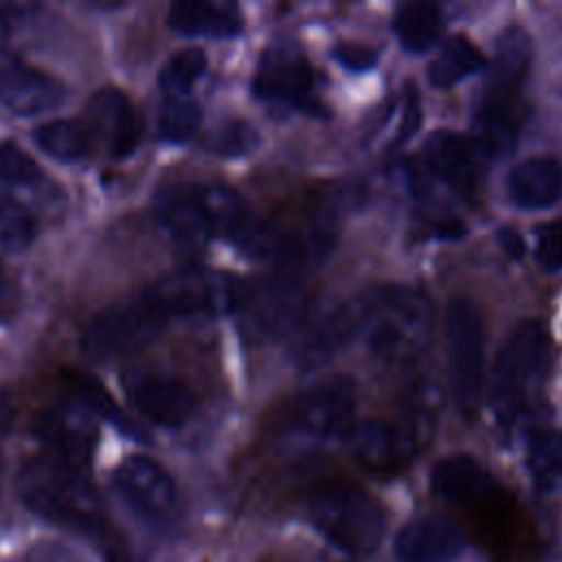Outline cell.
Segmentation results:
<instances>
[{
    "label": "cell",
    "mask_w": 562,
    "mask_h": 562,
    "mask_svg": "<svg viewBox=\"0 0 562 562\" xmlns=\"http://www.w3.org/2000/svg\"><path fill=\"white\" fill-rule=\"evenodd\" d=\"M18 494L33 514L101 542L108 562H130L125 547L112 536L103 503L83 468L44 452L22 468Z\"/></svg>",
    "instance_id": "obj_1"
},
{
    "label": "cell",
    "mask_w": 562,
    "mask_h": 562,
    "mask_svg": "<svg viewBox=\"0 0 562 562\" xmlns=\"http://www.w3.org/2000/svg\"><path fill=\"white\" fill-rule=\"evenodd\" d=\"M369 351L391 364L417 360L432 338V303L411 285H375L356 296Z\"/></svg>",
    "instance_id": "obj_2"
},
{
    "label": "cell",
    "mask_w": 562,
    "mask_h": 562,
    "mask_svg": "<svg viewBox=\"0 0 562 562\" xmlns=\"http://www.w3.org/2000/svg\"><path fill=\"white\" fill-rule=\"evenodd\" d=\"M533 44L520 26L505 29L496 40V55L474 108L476 143L487 156L514 147L520 130V90L529 75Z\"/></svg>",
    "instance_id": "obj_3"
},
{
    "label": "cell",
    "mask_w": 562,
    "mask_h": 562,
    "mask_svg": "<svg viewBox=\"0 0 562 562\" xmlns=\"http://www.w3.org/2000/svg\"><path fill=\"white\" fill-rule=\"evenodd\" d=\"M551 338L538 318L518 321L498 349L490 408L501 426H512L525 411L529 391L538 386L551 367Z\"/></svg>",
    "instance_id": "obj_4"
},
{
    "label": "cell",
    "mask_w": 562,
    "mask_h": 562,
    "mask_svg": "<svg viewBox=\"0 0 562 562\" xmlns=\"http://www.w3.org/2000/svg\"><path fill=\"white\" fill-rule=\"evenodd\" d=\"M432 391L417 389L404 404L400 419H367L349 430L353 459L375 474L404 470L428 441L435 419Z\"/></svg>",
    "instance_id": "obj_5"
},
{
    "label": "cell",
    "mask_w": 562,
    "mask_h": 562,
    "mask_svg": "<svg viewBox=\"0 0 562 562\" xmlns=\"http://www.w3.org/2000/svg\"><path fill=\"white\" fill-rule=\"evenodd\" d=\"M310 520L338 549L371 553L386 529L380 503L349 483H325L310 494Z\"/></svg>",
    "instance_id": "obj_6"
},
{
    "label": "cell",
    "mask_w": 562,
    "mask_h": 562,
    "mask_svg": "<svg viewBox=\"0 0 562 562\" xmlns=\"http://www.w3.org/2000/svg\"><path fill=\"white\" fill-rule=\"evenodd\" d=\"M169 323V314L147 285L94 314L81 334V349L92 360H112L149 345Z\"/></svg>",
    "instance_id": "obj_7"
},
{
    "label": "cell",
    "mask_w": 562,
    "mask_h": 562,
    "mask_svg": "<svg viewBox=\"0 0 562 562\" xmlns=\"http://www.w3.org/2000/svg\"><path fill=\"white\" fill-rule=\"evenodd\" d=\"M171 321H211L239 314L248 281L211 268H182L149 285Z\"/></svg>",
    "instance_id": "obj_8"
},
{
    "label": "cell",
    "mask_w": 562,
    "mask_h": 562,
    "mask_svg": "<svg viewBox=\"0 0 562 562\" xmlns=\"http://www.w3.org/2000/svg\"><path fill=\"white\" fill-rule=\"evenodd\" d=\"M443 331L454 404L465 419H474L485 375V325L481 310L468 296H454L446 305Z\"/></svg>",
    "instance_id": "obj_9"
},
{
    "label": "cell",
    "mask_w": 562,
    "mask_h": 562,
    "mask_svg": "<svg viewBox=\"0 0 562 562\" xmlns=\"http://www.w3.org/2000/svg\"><path fill=\"white\" fill-rule=\"evenodd\" d=\"M252 94L307 114H325L316 97L312 64L305 50L290 37H279L263 48L252 75Z\"/></svg>",
    "instance_id": "obj_10"
},
{
    "label": "cell",
    "mask_w": 562,
    "mask_h": 562,
    "mask_svg": "<svg viewBox=\"0 0 562 562\" xmlns=\"http://www.w3.org/2000/svg\"><path fill=\"white\" fill-rule=\"evenodd\" d=\"M112 485L130 512L145 525L162 529L176 522L180 514L178 487L154 459L143 454L123 459L112 474Z\"/></svg>",
    "instance_id": "obj_11"
},
{
    "label": "cell",
    "mask_w": 562,
    "mask_h": 562,
    "mask_svg": "<svg viewBox=\"0 0 562 562\" xmlns=\"http://www.w3.org/2000/svg\"><path fill=\"white\" fill-rule=\"evenodd\" d=\"M358 386L349 375H327L303 391L288 411V426L314 439H338L353 428Z\"/></svg>",
    "instance_id": "obj_12"
},
{
    "label": "cell",
    "mask_w": 562,
    "mask_h": 562,
    "mask_svg": "<svg viewBox=\"0 0 562 562\" xmlns=\"http://www.w3.org/2000/svg\"><path fill=\"white\" fill-rule=\"evenodd\" d=\"M307 303L301 279L272 270L248 281V296L239 314L255 338H281L301 325Z\"/></svg>",
    "instance_id": "obj_13"
},
{
    "label": "cell",
    "mask_w": 562,
    "mask_h": 562,
    "mask_svg": "<svg viewBox=\"0 0 562 562\" xmlns=\"http://www.w3.org/2000/svg\"><path fill=\"white\" fill-rule=\"evenodd\" d=\"M121 384L130 404L156 426L180 428L198 411L195 391L173 373L132 367L121 375Z\"/></svg>",
    "instance_id": "obj_14"
},
{
    "label": "cell",
    "mask_w": 562,
    "mask_h": 562,
    "mask_svg": "<svg viewBox=\"0 0 562 562\" xmlns=\"http://www.w3.org/2000/svg\"><path fill=\"white\" fill-rule=\"evenodd\" d=\"M426 169L461 198H474L485 180L490 156L465 134L452 130L432 132L422 149Z\"/></svg>",
    "instance_id": "obj_15"
},
{
    "label": "cell",
    "mask_w": 562,
    "mask_h": 562,
    "mask_svg": "<svg viewBox=\"0 0 562 562\" xmlns=\"http://www.w3.org/2000/svg\"><path fill=\"white\" fill-rule=\"evenodd\" d=\"M66 88L22 55L0 48V105L20 116H35L59 108Z\"/></svg>",
    "instance_id": "obj_16"
},
{
    "label": "cell",
    "mask_w": 562,
    "mask_h": 562,
    "mask_svg": "<svg viewBox=\"0 0 562 562\" xmlns=\"http://www.w3.org/2000/svg\"><path fill=\"white\" fill-rule=\"evenodd\" d=\"M338 231L329 215H314L292 228H277L266 261L274 263L277 272L301 279L316 270L336 248Z\"/></svg>",
    "instance_id": "obj_17"
},
{
    "label": "cell",
    "mask_w": 562,
    "mask_h": 562,
    "mask_svg": "<svg viewBox=\"0 0 562 562\" xmlns=\"http://www.w3.org/2000/svg\"><path fill=\"white\" fill-rule=\"evenodd\" d=\"M81 119L88 125L94 145L110 158H127L140 143V119L130 99L114 88L94 92L86 103Z\"/></svg>",
    "instance_id": "obj_18"
},
{
    "label": "cell",
    "mask_w": 562,
    "mask_h": 562,
    "mask_svg": "<svg viewBox=\"0 0 562 562\" xmlns=\"http://www.w3.org/2000/svg\"><path fill=\"white\" fill-rule=\"evenodd\" d=\"M156 220L169 239L187 250H202L215 235L198 182H178L156 193Z\"/></svg>",
    "instance_id": "obj_19"
},
{
    "label": "cell",
    "mask_w": 562,
    "mask_h": 562,
    "mask_svg": "<svg viewBox=\"0 0 562 562\" xmlns=\"http://www.w3.org/2000/svg\"><path fill=\"white\" fill-rule=\"evenodd\" d=\"M35 435L44 443L46 454L86 468L97 439V426L83 404L64 402L40 413Z\"/></svg>",
    "instance_id": "obj_20"
},
{
    "label": "cell",
    "mask_w": 562,
    "mask_h": 562,
    "mask_svg": "<svg viewBox=\"0 0 562 562\" xmlns=\"http://www.w3.org/2000/svg\"><path fill=\"white\" fill-rule=\"evenodd\" d=\"M463 549V529L443 514H426L408 520L393 542L400 562H452Z\"/></svg>",
    "instance_id": "obj_21"
},
{
    "label": "cell",
    "mask_w": 562,
    "mask_h": 562,
    "mask_svg": "<svg viewBox=\"0 0 562 562\" xmlns=\"http://www.w3.org/2000/svg\"><path fill=\"white\" fill-rule=\"evenodd\" d=\"M360 314L356 296L347 303L329 310L321 321H316L307 334L299 340L294 349V360L303 371H314L331 362L358 334Z\"/></svg>",
    "instance_id": "obj_22"
},
{
    "label": "cell",
    "mask_w": 562,
    "mask_h": 562,
    "mask_svg": "<svg viewBox=\"0 0 562 562\" xmlns=\"http://www.w3.org/2000/svg\"><path fill=\"white\" fill-rule=\"evenodd\" d=\"M492 479L470 454H450L435 463L430 490L437 498L452 505L483 503L492 492Z\"/></svg>",
    "instance_id": "obj_23"
},
{
    "label": "cell",
    "mask_w": 562,
    "mask_h": 562,
    "mask_svg": "<svg viewBox=\"0 0 562 562\" xmlns=\"http://www.w3.org/2000/svg\"><path fill=\"white\" fill-rule=\"evenodd\" d=\"M509 200L527 211L553 206L562 198V165L551 156L518 162L507 176Z\"/></svg>",
    "instance_id": "obj_24"
},
{
    "label": "cell",
    "mask_w": 562,
    "mask_h": 562,
    "mask_svg": "<svg viewBox=\"0 0 562 562\" xmlns=\"http://www.w3.org/2000/svg\"><path fill=\"white\" fill-rule=\"evenodd\" d=\"M0 191L18 198L35 211V206H53L57 187L46 178L40 165L18 145L0 143Z\"/></svg>",
    "instance_id": "obj_25"
},
{
    "label": "cell",
    "mask_w": 562,
    "mask_h": 562,
    "mask_svg": "<svg viewBox=\"0 0 562 562\" xmlns=\"http://www.w3.org/2000/svg\"><path fill=\"white\" fill-rule=\"evenodd\" d=\"M169 26L191 37H235L244 24L235 4L180 0L169 9Z\"/></svg>",
    "instance_id": "obj_26"
},
{
    "label": "cell",
    "mask_w": 562,
    "mask_h": 562,
    "mask_svg": "<svg viewBox=\"0 0 562 562\" xmlns=\"http://www.w3.org/2000/svg\"><path fill=\"white\" fill-rule=\"evenodd\" d=\"M35 145L61 162L88 158L97 145L83 119H57L33 130Z\"/></svg>",
    "instance_id": "obj_27"
},
{
    "label": "cell",
    "mask_w": 562,
    "mask_h": 562,
    "mask_svg": "<svg viewBox=\"0 0 562 562\" xmlns=\"http://www.w3.org/2000/svg\"><path fill=\"white\" fill-rule=\"evenodd\" d=\"M393 33L408 53L428 50L443 31V15L430 2L402 4L393 15Z\"/></svg>",
    "instance_id": "obj_28"
},
{
    "label": "cell",
    "mask_w": 562,
    "mask_h": 562,
    "mask_svg": "<svg viewBox=\"0 0 562 562\" xmlns=\"http://www.w3.org/2000/svg\"><path fill=\"white\" fill-rule=\"evenodd\" d=\"M485 66V57L479 46L465 35L450 37L439 55L428 66V81L437 90H448L465 77L479 72Z\"/></svg>",
    "instance_id": "obj_29"
},
{
    "label": "cell",
    "mask_w": 562,
    "mask_h": 562,
    "mask_svg": "<svg viewBox=\"0 0 562 562\" xmlns=\"http://www.w3.org/2000/svg\"><path fill=\"white\" fill-rule=\"evenodd\" d=\"M37 235V215L18 198L0 191V252H22Z\"/></svg>",
    "instance_id": "obj_30"
},
{
    "label": "cell",
    "mask_w": 562,
    "mask_h": 562,
    "mask_svg": "<svg viewBox=\"0 0 562 562\" xmlns=\"http://www.w3.org/2000/svg\"><path fill=\"white\" fill-rule=\"evenodd\" d=\"M206 55L202 48H182L173 53L158 72V83L167 97H187L206 72Z\"/></svg>",
    "instance_id": "obj_31"
},
{
    "label": "cell",
    "mask_w": 562,
    "mask_h": 562,
    "mask_svg": "<svg viewBox=\"0 0 562 562\" xmlns=\"http://www.w3.org/2000/svg\"><path fill=\"white\" fill-rule=\"evenodd\" d=\"M527 465L540 487L562 479V430H538L529 441Z\"/></svg>",
    "instance_id": "obj_32"
},
{
    "label": "cell",
    "mask_w": 562,
    "mask_h": 562,
    "mask_svg": "<svg viewBox=\"0 0 562 562\" xmlns=\"http://www.w3.org/2000/svg\"><path fill=\"white\" fill-rule=\"evenodd\" d=\"M259 143L257 130L244 119L222 121L204 136V147L222 158H239L250 154Z\"/></svg>",
    "instance_id": "obj_33"
},
{
    "label": "cell",
    "mask_w": 562,
    "mask_h": 562,
    "mask_svg": "<svg viewBox=\"0 0 562 562\" xmlns=\"http://www.w3.org/2000/svg\"><path fill=\"white\" fill-rule=\"evenodd\" d=\"M75 391L79 395V402L94 415H101L105 422L114 424L121 432L136 437L138 441H147V435L134 426L125 413H121L114 404V400L108 395V391L101 389V384L92 375H77L75 378Z\"/></svg>",
    "instance_id": "obj_34"
},
{
    "label": "cell",
    "mask_w": 562,
    "mask_h": 562,
    "mask_svg": "<svg viewBox=\"0 0 562 562\" xmlns=\"http://www.w3.org/2000/svg\"><path fill=\"white\" fill-rule=\"evenodd\" d=\"M200 105L189 97H167L158 114V132L165 140L184 143L200 125Z\"/></svg>",
    "instance_id": "obj_35"
},
{
    "label": "cell",
    "mask_w": 562,
    "mask_h": 562,
    "mask_svg": "<svg viewBox=\"0 0 562 562\" xmlns=\"http://www.w3.org/2000/svg\"><path fill=\"white\" fill-rule=\"evenodd\" d=\"M536 261L547 272L562 270V220H549L538 224L536 233Z\"/></svg>",
    "instance_id": "obj_36"
},
{
    "label": "cell",
    "mask_w": 562,
    "mask_h": 562,
    "mask_svg": "<svg viewBox=\"0 0 562 562\" xmlns=\"http://www.w3.org/2000/svg\"><path fill=\"white\" fill-rule=\"evenodd\" d=\"M334 59L349 70H369L378 57H375V50H371L362 44L342 42L334 48Z\"/></svg>",
    "instance_id": "obj_37"
},
{
    "label": "cell",
    "mask_w": 562,
    "mask_h": 562,
    "mask_svg": "<svg viewBox=\"0 0 562 562\" xmlns=\"http://www.w3.org/2000/svg\"><path fill=\"white\" fill-rule=\"evenodd\" d=\"M419 125V103H417V97L415 92H408V101L404 105V119H402V125H400V132L393 140V145H402Z\"/></svg>",
    "instance_id": "obj_38"
},
{
    "label": "cell",
    "mask_w": 562,
    "mask_h": 562,
    "mask_svg": "<svg viewBox=\"0 0 562 562\" xmlns=\"http://www.w3.org/2000/svg\"><path fill=\"white\" fill-rule=\"evenodd\" d=\"M498 241H501L503 250L509 252L514 259H520V257L525 255V246H522L520 235H518L516 231H512L509 226H505V228L498 231Z\"/></svg>",
    "instance_id": "obj_39"
},
{
    "label": "cell",
    "mask_w": 562,
    "mask_h": 562,
    "mask_svg": "<svg viewBox=\"0 0 562 562\" xmlns=\"http://www.w3.org/2000/svg\"><path fill=\"white\" fill-rule=\"evenodd\" d=\"M4 299H7V283H4V277L0 272V305L4 303Z\"/></svg>",
    "instance_id": "obj_40"
}]
</instances>
